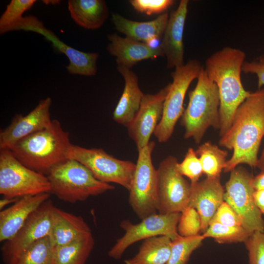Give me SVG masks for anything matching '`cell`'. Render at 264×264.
<instances>
[{"instance_id": "9c48e42d", "label": "cell", "mask_w": 264, "mask_h": 264, "mask_svg": "<svg viewBox=\"0 0 264 264\" xmlns=\"http://www.w3.org/2000/svg\"><path fill=\"white\" fill-rule=\"evenodd\" d=\"M87 167L98 180L130 189L136 164L114 157L101 148H86L72 144L67 155Z\"/></svg>"}, {"instance_id": "e0dca14e", "label": "cell", "mask_w": 264, "mask_h": 264, "mask_svg": "<svg viewBox=\"0 0 264 264\" xmlns=\"http://www.w3.org/2000/svg\"><path fill=\"white\" fill-rule=\"evenodd\" d=\"M191 183L187 206L195 208L201 220V231L204 233L220 204L224 201V190L220 177H207Z\"/></svg>"}, {"instance_id": "f546056e", "label": "cell", "mask_w": 264, "mask_h": 264, "mask_svg": "<svg viewBox=\"0 0 264 264\" xmlns=\"http://www.w3.org/2000/svg\"><path fill=\"white\" fill-rule=\"evenodd\" d=\"M203 235L180 236L172 241L170 257L166 264H187L192 253L199 247L204 239Z\"/></svg>"}, {"instance_id": "ab89813d", "label": "cell", "mask_w": 264, "mask_h": 264, "mask_svg": "<svg viewBox=\"0 0 264 264\" xmlns=\"http://www.w3.org/2000/svg\"><path fill=\"white\" fill-rule=\"evenodd\" d=\"M20 198H9L6 197H3L0 200V210H2L3 208L7 205L11 203H15Z\"/></svg>"}, {"instance_id": "f1b7e54d", "label": "cell", "mask_w": 264, "mask_h": 264, "mask_svg": "<svg viewBox=\"0 0 264 264\" xmlns=\"http://www.w3.org/2000/svg\"><path fill=\"white\" fill-rule=\"evenodd\" d=\"M36 2V0H11L0 17V34L14 31L24 17L23 13Z\"/></svg>"}, {"instance_id": "52a82bcc", "label": "cell", "mask_w": 264, "mask_h": 264, "mask_svg": "<svg viewBox=\"0 0 264 264\" xmlns=\"http://www.w3.org/2000/svg\"><path fill=\"white\" fill-rule=\"evenodd\" d=\"M202 67L198 60L193 59L175 68L171 73L173 82L164 102L161 119L154 133L159 143H165L171 137L184 110L183 103L188 88L198 78Z\"/></svg>"}, {"instance_id": "3957f363", "label": "cell", "mask_w": 264, "mask_h": 264, "mask_svg": "<svg viewBox=\"0 0 264 264\" xmlns=\"http://www.w3.org/2000/svg\"><path fill=\"white\" fill-rule=\"evenodd\" d=\"M69 133L57 119L49 127L17 142L10 150L27 167L45 176L66 160L72 145Z\"/></svg>"}, {"instance_id": "8fae6325", "label": "cell", "mask_w": 264, "mask_h": 264, "mask_svg": "<svg viewBox=\"0 0 264 264\" xmlns=\"http://www.w3.org/2000/svg\"><path fill=\"white\" fill-rule=\"evenodd\" d=\"M180 216V212L157 213L143 219L136 224L132 223L128 220H123L120 226L125 231V234L117 240L108 252V256L115 260L119 259L130 245L152 237L166 236L172 241L178 238L180 236L177 232Z\"/></svg>"}, {"instance_id": "d590c367", "label": "cell", "mask_w": 264, "mask_h": 264, "mask_svg": "<svg viewBox=\"0 0 264 264\" xmlns=\"http://www.w3.org/2000/svg\"><path fill=\"white\" fill-rule=\"evenodd\" d=\"M212 222L231 227H242L239 216L225 201L222 202L210 223Z\"/></svg>"}, {"instance_id": "e575fe53", "label": "cell", "mask_w": 264, "mask_h": 264, "mask_svg": "<svg viewBox=\"0 0 264 264\" xmlns=\"http://www.w3.org/2000/svg\"><path fill=\"white\" fill-rule=\"evenodd\" d=\"M173 0H131L129 2L138 12L148 15L164 12L174 3Z\"/></svg>"}, {"instance_id": "7a4b0ae2", "label": "cell", "mask_w": 264, "mask_h": 264, "mask_svg": "<svg viewBox=\"0 0 264 264\" xmlns=\"http://www.w3.org/2000/svg\"><path fill=\"white\" fill-rule=\"evenodd\" d=\"M245 57L242 50L227 46L215 52L205 61L204 70L216 84L219 92L220 137L229 129L237 109L251 92L245 89L242 82Z\"/></svg>"}, {"instance_id": "cb8c5ba5", "label": "cell", "mask_w": 264, "mask_h": 264, "mask_svg": "<svg viewBox=\"0 0 264 264\" xmlns=\"http://www.w3.org/2000/svg\"><path fill=\"white\" fill-rule=\"evenodd\" d=\"M68 9L74 22L86 29L100 28L109 16L108 8L103 0H69Z\"/></svg>"}, {"instance_id": "d6986e66", "label": "cell", "mask_w": 264, "mask_h": 264, "mask_svg": "<svg viewBox=\"0 0 264 264\" xmlns=\"http://www.w3.org/2000/svg\"><path fill=\"white\" fill-rule=\"evenodd\" d=\"M49 197V193L24 196L9 207L0 211V242H6L14 237L30 215Z\"/></svg>"}, {"instance_id": "30bf717a", "label": "cell", "mask_w": 264, "mask_h": 264, "mask_svg": "<svg viewBox=\"0 0 264 264\" xmlns=\"http://www.w3.org/2000/svg\"><path fill=\"white\" fill-rule=\"evenodd\" d=\"M253 177L245 168L237 167L230 172L224 194V200L236 212L250 234L264 232V220L254 199Z\"/></svg>"}, {"instance_id": "d4e9b609", "label": "cell", "mask_w": 264, "mask_h": 264, "mask_svg": "<svg viewBox=\"0 0 264 264\" xmlns=\"http://www.w3.org/2000/svg\"><path fill=\"white\" fill-rule=\"evenodd\" d=\"M172 240L166 236L144 240L138 252L125 264H166L170 257Z\"/></svg>"}, {"instance_id": "7c38bea8", "label": "cell", "mask_w": 264, "mask_h": 264, "mask_svg": "<svg viewBox=\"0 0 264 264\" xmlns=\"http://www.w3.org/2000/svg\"><path fill=\"white\" fill-rule=\"evenodd\" d=\"M55 206L47 200L34 211L23 226L1 248L4 262L11 264L38 240L49 236L51 231Z\"/></svg>"}, {"instance_id": "7402d4cb", "label": "cell", "mask_w": 264, "mask_h": 264, "mask_svg": "<svg viewBox=\"0 0 264 264\" xmlns=\"http://www.w3.org/2000/svg\"><path fill=\"white\" fill-rule=\"evenodd\" d=\"M169 17L168 13H164L154 20L141 22L127 19L115 13L111 15V21L116 29L126 37L153 46L155 41L161 40Z\"/></svg>"}, {"instance_id": "8d00e7d4", "label": "cell", "mask_w": 264, "mask_h": 264, "mask_svg": "<svg viewBox=\"0 0 264 264\" xmlns=\"http://www.w3.org/2000/svg\"><path fill=\"white\" fill-rule=\"evenodd\" d=\"M242 71L246 74H255L258 78V89L264 86V54L251 62H244Z\"/></svg>"}, {"instance_id": "ba28073f", "label": "cell", "mask_w": 264, "mask_h": 264, "mask_svg": "<svg viewBox=\"0 0 264 264\" xmlns=\"http://www.w3.org/2000/svg\"><path fill=\"white\" fill-rule=\"evenodd\" d=\"M46 176L22 163L10 150H0V194L9 198L50 192Z\"/></svg>"}, {"instance_id": "8992f818", "label": "cell", "mask_w": 264, "mask_h": 264, "mask_svg": "<svg viewBox=\"0 0 264 264\" xmlns=\"http://www.w3.org/2000/svg\"><path fill=\"white\" fill-rule=\"evenodd\" d=\"M155 146L150 141L138 149V158L129 192V202L141 220L157 214L159 208L158 176L152 158Z\"/></svg>"}, {"instance_id": "44dd1931", "label": "cell", "mask_w": 264, "mask_h": 264, "mask_svg": "<svg viewBox=\"0 0 264 264\" xmlns=\"http://www.w3.org/2000/svg\"><path fill=\"white\" fill-rule=\"evenodd\" d=\"M117 68L124 79L125 86L113 111V119L127 127L136 115L145 94L138 86L137 75L131 68L122 66H117Z\"/></svg>"}, {"instance_id": "f35d334b", "label": "cell", "mask_w": 264, "mask_h": 264, "mask_svg": "<svg viewBox=\"0 0 264 264\" xmlns=\"http://www.w3.org/2000/svg\"><path fill=\"white\" fill-rule=\"evenodd\" d=\"M252 184L255 190H264V172L253 177Z\"/></svg>"}, {"instance_id": "60d3db41", "label": "cell", "mask_w": 264, "mask_h": 264, "mask_svg": "<svg viewBox=\"0 0 264 264\" xmlns=\"http://www.w3.org/2000/svg\"><path fill=\"white\" fill-rule=\"evenodd\" d=\"M256 167L258 168L261 172H264V148L260 157L258 158Z\"/></svg>"}, {"instance_id": "6da1fadb", "label": "cell", "mask_w": 264, "mask_h": 264, "mask_svg": "<svg viewBox=\"0 0 264 264\" xmlns=\"http://www.w3.org/2000/svg\"><path fill=\"white\" fill-rule=\"evenodd\" d=\"M264 136V88H262L251 92L240 105L230 127L220 137V146L233 150L224 172H230L241 164L256 167Z\"/></svg>"}, {"instance_id": "4316f807", "label": "cell", "mask_w": 264, "mask_h": 264, "mask_svg": "<svg viewBox=\"0 0 264 264\" xmlns=\"http://www.w3.org/2000/svg\"><path fill=\"white\" fill-rule=\"evenodd\" d=\"M196 152L207 177H220L227 160V152L211 142H205L198 147Z\"/></svg>"}, {"instance_id": "b9f144b4", "label": "cell", "mask_w": 264, "mask_h": 264, "mask_svg": "<svg viewBox=\"0 0 264 264\" xmlns=\"http://www.w3.org/2000/svg\"><path fill=\"white\" fill-rule=\"evenodd\" d=\"M42 2L46 4L56 5L60 3L61 1L59 0H42Z\"/></svg>"}, {"instance_id": "484cf974", "label": "cell", "mask_w": 264, "mask_h": 264, "mask_svg": "<svg viewBox=\"0 0 264 264\" xmlns=\"http://www.w3.org/2000/svg\"><path fill=\"white\" fill-rule=\"evenodd\" d=\"M94 245L92 234L54 247V264H85Z\"/></svg>"}, {"instance_id": "ffe728a7", "label": "cell", "mask_w": 264, "mask_h": 264, "mask_svg": "<svg viewBox=\"0 0 264 264\" xmlns=\"http://www.w3.org/2000/svg\"><path fill=\"white\" fill-rule=\"evenodd\" d=\"M110 43L107 49L116 58L117 66L131 68L141 61L164 57L160 47H154L132 39L123 38L116 34L108 36Z\"/></svg>"}, {"instance_id": "5b68a950", "label": "cell", "mask_w": 264, "mask_h": 264, "mask_svg": "<svg viewBox=\"0 0 264 264\" xmlns=\"http://www.w3.org/2000/svg\"><path fill=\"white\" fill-rule=\"evenodd\" d=\"M46 176L50 184V194L70 203L115 189L110 183L97 179L87 167L73 159L67 158L56 165Z\"/></svg>"}, {"instance_id": "277c9868", "label": "cell", "mask_w": 264, "mask_h": 264, "mask_svg": "<svg viewBox=\"0 0 264 264\" xmlns=\"http://www.w3.org/2000/svg\"><path fill=\"white\" fill-rule=\"evenodd\" d=\"M194 89L189 93V102L181 118L184 138L201 142L210 127L220 129V96L216 84L208 77L203 66Z\"/></svg>"}, {"instance_id": "836d02e7", "label": "cell", "mask_w": 264, "mask_h": 264, "mask_svg": "<svg viewBox=\"0 0 264 264\" xmlns=\"http://www.w3.org/2000/svg\"><path fill=\"white\" fill-rule=\"evenodd\" d=\"M244 242L248 251L249 264H264V232L255 231Z\"/></svg>"}, {"instance_id": "603a6c76", "label": "cell", "mask_w": 264, "mask_h": 264, "mask_svg": "<svg viewBox=\"0 0 264 264\" xmlns=\"http://www.w3.org/2000/svg\"><path fill=\"white\" fill-rule=\"evenodd\" d=\"M90 234L91 229L82 217L55 206L49 235L54 247L66 244Z\"/></svg>"}, {"instance_id": "83f0119b", "label": "cell", "mask_w": 264, "mask_h": 264, "mask_svg": "<svg viewBox=\"0 0 264 264\" xmlns=\"http://www.w3.org/2000/svg\"><path fill=\"white\" fill-rule=\"evenodd\" d=\"M54 253L47 236L35 242L11 264H54Z\"/></svg>"}, {"instance_id": "ac0fdd59", "label": "cell", "mask_w": 264, "mask_h": 264, "mask_svg": "<svg viewBox=\"0 0 264 264\" xmlns=\"http://www.w3.org/2000/svg\"><path fill=\"white\" fill-rule=\"evenodd\" d=\"M189 0H181L176 9L171 12L159 46L167 60V68L184 65L183 32Z\"/></svg>"}, {"instance_id": "d6a6232c", "label": "cell", "mask_w": 264, "mask_h": 264, "mask_svg": "<svg viewBox=\"0 0 264 264\" xmlns=\"http://www.w3.org/2000/svg\"><path fill=\"white\" fill-rule=\"evenodd\" d=\"M176 167L180 174L187 177L191 183L198 181L203 173L200 160L192 148H188L184 159Z\"/></svg>"}, {"instance_id": "2e32d148", "label": "cell", "mask_w": 264, "mask_h": 264, "mask_svg": "<svg viewBox=\"0 0 264 264\" xmlns=\"http://www.w3.org/2000/svg\"><path fill=\"white\" fill-rule=\"evenodd\" d=\"M52 100L47 97L40 100L25 115L17 114L10 124L0 132V150H10L19 141L51 125Z\"/></svg>"}, {"instance_id": "1f68e13d", "label": "cell", "mask_w": 264, "mask_h": 264, "mask_svg": "<svg viewBox=\"0 0 264 264\" xmlns=\"http://www.w3.org/2000/svg\"><path fill=\"white\" fill-rule=\"evenodd\" d=\"M201 229V220L197 211L190 206L186 207L181 213L177 224L178 234L184 237L197 236Z\"/></svg>"}, {"instance_id": "74e56055", "label": "cell", "mask_w": 264, "mask_h": 264, "mask_svg": "<svg viewBox=\"0 0 264 264\" xmlns=\"http://www.w3.org/2000/svg\"><path fill=\"white\" fill-rule=\"evenodd\" d=\"M253 196L257 207L264 215V190H255Z\"/></svg>"}, {"instance_id": "5bb4252c", "label": "cell", "mask_w": 264, "mask_h": 264, "mask_svg": "<svg viewBox=\"0 0 264 264\" xmlns=\"http://www.w3.org/2000/svg\"><path fill=\"white\" fill-rule=\"evenodd\" d=\"M15 30L33 31L44 36L55 49L68 58L69 63L66 68L69 73L86 76L96 75L98 53L84 52L71 47L44 27L43 22L36 17L32 15L24 17Z\"/></svg>"}, {"instance_id": "9a60e30c", "label": "cell", "mask_w": 264, "mask_h": 264, "mask_svg": "<svg viewBox=\"0 0 264 264\" xmlns=\"http://www.w3.org/2000/svg\"><path fill=\"white\" fill-rule=\"evenodd\" d=\"M171 83L154 94H145L134 118L127 127L137 150L150 142L152 135L160 121L163 105Z\"/></svg>"}, {"instance_id": "4fadbf2b", "label": "cell", "mask_w": 264, "mask_h": 264, "mask_svg": "<svg viewBox=\"0 0 264 264\" xmlns=\"http://www.w3.org/2000/svg\"><path fill=\"white\" fill-rule=\"evenodd\" d=\"M177 158L170 155L160 162L157 169L160 214L181 213L188 206L191 183L177 170Z\"/></svg>"}, {"instance_id": "4dcf8cb0", "label": "cell", "mask_w": 264, "mask_h": 264, "mask_svg": "<svg viewBox=\"0 0 264 264\" xmlns=\"http://www.w3.org/2000/svg\"><path fill=\"white\" fill-rule=\"evenodd\" d=\"M243 227H231L212 222L203 233L204 238H213L219 243L244 242L250 235Z\"/></svg>"}]
</instances>
